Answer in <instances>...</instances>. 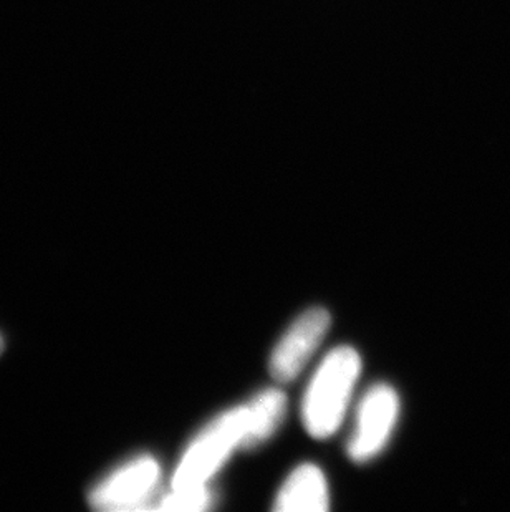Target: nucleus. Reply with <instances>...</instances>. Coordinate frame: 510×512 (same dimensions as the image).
Returning <instances> with one entry per match:
<instances>
[{
  "label": "nucleus",
  "mask_w": 510,
  "mask_h": 512,
  "mask_svg": "<svg viewBox=\"0 0 510 512\" xmlns=\"http://www.w3.org/2000/svg\"><path fill=\"white\" fill-rule=\"evenodd\" d=\"M400 416V397L388 383L366 390L358 405L355 428L348 441V456L355 463H368L385 450Z\"/></svg>",
  "instance_id": "7ed1b4c3"
},
{
  "label": "nucleus",
  "mask_w": 510,
  "mask_h": 512,
  "mask_svg": "<svg viewBox=\"0 0 510 512\" xmlns=\"http://www.w3.org/2000/svg\"><path fill=\"white\" fill-rule=\"evenodd\" d=\"M330 508L328 483L322 469L315 464H300L282 484L275 511L323 512Z\"/></svg>",
  "instance_id": "423d86ee"
},
{
  "label": "nucleus",
  "mask_w": 510,
  "mask_h": 512,
  "mask_svg": "<svg viewBox=\"0 0 510 512\" xmlns=\"http://www.w3.org/2000/svg\"><path fill=\"white\" fill-rule=\"evenodd\" d=\"M247 406H236L216 416L194 438L174 471L173 489L207 486L237 448H244Z\"/></svg>",
  "instance_id": "f03ea898"
},
{
  "label": "nucleus",
  "mask_w": 510,
  "mask_h": 512,
  "mask_svg": "<svg viewBox=\"0 0 510 512\" xmlns=\"http://www.w3.org/2000/svg\"><path fill=\"white\" fill-rule=\"evenodd\" d=\"M332 324L330 312L323 307L305 310L294 320L270 355L269 372L280 383L299 377L308 360L327 337Z\"/></svg>",
  "instance_id": "20e7f679"
},
{
  "label": "nucleus",
  "mask_w": 510,
  "mask_h": 512,
  "mask_svg": "<svg viewBox=\"0 0 510 512\" xmlns=\"http://www.w3.org/2000/svg\"><path fill=\"white\" fill-rule=\"evenodd\" d=\"M361 373L360 353L353 347L333 348L318 365L302 401L308 435L327 440L342 426Z\"/></svg>",
  "instance_id": "f257e3e1"
},
{
  "label": "nucleus",
  "mask_w": 510,
  "mask_h": 512,
  "mask_svg": "<svg viewBox=\"0 0 510 512\" xmlns=\"http://www.w3.org/2000/svg\"><path fill=\"white\" fill-rule=\"evenodd\" d=\"M247 430L244 448H257L279 430L287 410V397L279 388H267L247 403Z\"/></svg>",
  "instance_id": "0eeeda50"
},
{
  "label": "nucleus",
  "mask_w": 510,
  "mask_h": 512,
  "mask_svg": "<svg viewBox=\"0 0 510 512\" xmlns=\"http://www.w3.org/2000/svg\"><path fill=\"white\" fill-rule=\"evenodd\" d=\"M159 473L161 469L153 456H140L97 484L88 501L100 511L141 509L158 486Z\"/></svg>",
  "instance_id": "39448f33"
},
{
  "label": "nucleus",
  "mask_w": 510,
  "mask_h": 512,
  "mask_svg": "<svg viewBox=\"0 0 510 512\" xmlns=\"http://www.w3.org/2000/svg\"><path fill=\"white\" fill-rule=\"evenodd\" d=\"M212 494L207 486L199 488L173 489V493L161 501L164 511H206L211 508Z\"/></svg>",
  "instance_id": "6e6552de"
},
{
  "label": "nucleus",
  "mask_w": 510,
  "mask_h": 512,
  "mask_svg": "<svg viewBox=\"0 0 510 512\" xmlns=\"http://www.w3.org/2000/svg\"><path fill=\"white\" fill-rule=\"evenodd\" d=\"M2 348H4V339H2V335H0V352H2Z\"/></svg>",
  "instance_id": "1a4fd4ad"
}]
</instances>
